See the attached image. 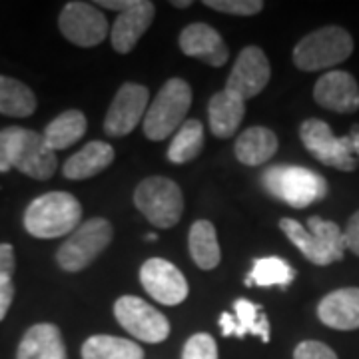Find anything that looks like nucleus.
Returning <instances> with one entry per match:
<instances>
[{"label": "nucleus", "mask_w": 359, "mask_h": 359, "mask_svg": "<svg viewBox=\"0 0 359 359\" xmlns=\"http://www.w3.org/2000/svg\"><path fill=\"white\" fill-rule=\"evenodd\" d=\"M269 76H271V68L264 50L257 46H245L231 68L226 90L240 96L242 100H248L257 96L268 86Z\"/></svg>", "instance_id": "f8f14e48"}, {"label": "nucleus", "mask_w": 359, "mask_h": 359, "mask_svg": "<svg viewBox=\"0 0 359 359\" xmlns=\"http://www.w3.org/2000/svg\"><path fill=\"white\" fill-rule=\"evenodd\" d=\"M114 316L128 334L146 344H162L170 335L166 316L136 295H122L114 304Z\"/></svg>", "instance_id": "1a4fd4ad"}, {"label": "nucleus", "mask_w": 359, "mask_h": 359, "mask_svg": "<svg viewBox=\"0 0 359 359\" xmlns=\"http://www.w3.org/2000/svg\"><path fill=\"white\" fill-rule=\"evenodd\" d=\"M208 8H214L219 13L236 14V16H252L262 13L264 2L262 0H205Z\"/></svg>", "instance_id": "7c9ffc66"}, {"label": "nucleus", "mask_w": 359, "mask_h": 359, "mask_svg": "<svg viewBox=\"0 0 359 359\" xmlns=\"http://www.w3.org/2000/svg\"><path fill=\"white\" fill-rule=\"evenodd\" d=\"M172 4H174L176 8H186V6H190L192 2H190V0H184V2H172Z\"/></svg>", "instance_id": "4c0bfd02"}, {"label": "nucleus", "mask_w": 359, "mask_h": 359, "mask_svg": "<svg viewBox=\"0 0 359 359\" xmlns=\"http://www.w3.org/2000/svg\"><path fill=\"white\" fill-rule=\"evenodd\" d=\"M16 262H14V250L11 244H0V273L13 278Z\"/></svg>", "instance_id": "c9c22d12"}, {"label": "nucleus", "mask_w": 359, "mask_h": 359, "mask_svg": "<svg viewBox=\"0 0 359 359\" xmlns=\"http://www.w3.org/2000/svg\"><path fill=\"white\" fill-rule=\"evenodd\" d=\"M134 204L152 226L168 230L174 228L182 218L184 196L174 180L152 176L138 184L134 192Z\"/></svg>", "instance_id": "0eeeda50"}, {"label": "nucleus", "mask_w": 359, "mask_h": 359, "mask_svg": "<svg viewBox=\"0 0 359 359\" xmlns=\"http://www.w3.org/2000/svg\"><path fill=\"white\" fill-rule=\"evenodd\" d=\"M344 242H346V250L359 256V210L347 222L344 230Z\"/></svg>", "instance_id": "72a5a7b5"}, {"label": "nucleus", "mask_w": 359, "mask_h": 359, "mask_svg": "<svg viewBox=\"0 0 359 359\" xmlns=\"http://www.w3.org/2000/svg\"><path fill=\"white\" fill-rule=\"evenodd\" d=\"M182 359H218V346L210 334H194L186 346Z\"/></svg>", "instance_id": "c756f323"}, {"label": "nucleus", "mask_w": 359, "mask_h": 359, "mask_svg": "<svg viewBox=\"0 0 359 359\" xmlns=\"http://www.w3.org/2000/svg\"><path fill=\"white\" fill-rule=\"evenodd\" d=\"M112 242V226L104 218L86 219L56 252V262L65 271H82Z\"/></svg>", "instance_id": "6e6552de"}, {"label": "nucleus", "mask_w": 359, "mask_h": 359, "mask_svg": "<svg viewBox=\"0 0 359 359\" xmlns=\"http://www.w3.org/2000/svg\"><path fill=\"white\" fill-rule=\"evenodd\" d=\"M188 245H190V256L194 264L200 269H214L222 259L216 228L208 219L194 222V226L190 228Z\"/></svg>", "instance_id": "393cba45"}, {"label": "nucleus", "mask_w": 359, "mask_h": 359, "mask_svg": "<svg viewBox=\"0 0 359 359\" xmlns=\"http://www.w3.org/2000/svg\"><path fill=\"white\" fill-rule=\"evenodd\" d=\"M58 26L66 40L82 48L98 46L108 34L106 16L88 2H78V0L68 2L62 8Z\"/></svg>", "instance_id": "9d476101"}, {"label": "nucleus", "mask_w": 359, "mask_h": 359, "mask_svg": "<svg viewBox=\"0 0 359 359\" xmlns=\"http://www.w3.org/2000/svg\"><path fill=\"white\" fill-rule=\"evenodd\" d=\"M20 134H22L20 126H8L0 130V172H8L14 168V156H16Z\"/></svg>", "instance_id": "2f4dec72"}, {"label": "nucleus", "mask_w": 359, "mask_h": 359, "mask_svg": "<svg viewBox=\"0 0 359 359\" xmlns=\"http://www.w3.org/2000/svg\"><path fill=\"white\" fill-rule=\"evenodd\" d=\"M16 359H68L60 330L52 323L32 325L18 344Z\"/></svg>", "instance_id": "aec40b11"}, {"label": "nucleus", "mask_w": 359, "mask_h": 359, "mask_svg": "<svg viewBox=\"0 0 359 359\" xmlns=\"http://www.w3.org/2000/svg\"><path fill=\"white\" fill-rule=\"evenodd\" d=\"M84 132H86V116L80 110H66L52 120L42 136L52 152H58L74 146L84 136Z\"/></svg>", "instance_id": "b1692460"}, {"label": "nucleus", "mask_w": 359, "mask_h": 359, "mask_svg": "<svg viewBox=\"0 0 359 359\" xmlns=\"http://www.w3.org/2000/svg\"><path fill=\"white\" fill-rule=\"evenodd\" d=\"M318 318L332 330H359V287H341L325 295L318 306Z\"/></svg>", "instance_id": "a211bd4d"}, {"label": "nucleus", "mask_w": 359, "mask_h": 359, "mask_svg": "<svg viewBox=\"0 0 359 359\" xmlns=\"http://www.w3.org/2000/svg\"><path fill=\"white\" fill-rule=\"evenodd\" d=\"M154 14V4L148 0H134L130 8L118 14L114 26H112V32H110L114 50L120 54H128L130 50H134L142 34L152 25Z\"/></svg>", "instance_id": "f3484780"}, {"label": "nucleus", "mask_w": 359, "mask_h": 359, "mask_svg": "<svg viewBox=\"0 0 359 359\" xmlns=\"http://www.w3.org/2000/svg\"><path fill=\"white\" fill-rule=\"evenodd\" d=\"M202 148H204V126L200 120L190 118L174 134V140L168 148V160L174 164H186L200 154Z\"/></svg>", "instance_id": "cd10ccee"}, {"label": "nucleus", "mask_w": 359, "mask_h": 359, "mask_svg": "<svg viewBox=\"0 0 359 359\" xmlns=\"http://www.w3.org/2000/svg\"><path fill=\"white\" fill-rule=\"evenodd\" d=\"M132 2L134 0H102V2H98V6H104V8H110V11H126L132 6Z\"/></svg>", "instance_id": "e433bc0d"}, {"label": "nucleus", "mask_w": 359, "mask_h": 359, "mask_svg": "<svg viewBox=\"0 0 359 359\" xmlns=\"http://www.w3.org/2000/svg\"><path fill=\"white\" fill-rule=\"evenodd\" d=\"M294 359H337V353L321 341H302L294 349Z\"/></svg>", "instance_id": "473e14b6"}, {"label": "nucleus", "mask_w": 359, "mask_h": 359, "mask_svg": "<svg viewBox=\"0 0 359 359\" xmlns=\"http://www.w3.org/2000/svg\"><path fill=\"white\" fill-rule=\"evenodd\" d=\"M295 269L282 259V257H262L254 262V268L248 273L245 285H257V287H269V285H278L285 290L290 283L294 282Z\"/></svg>", "instance_id": "c85d7f7f"}, {"label": "nucleus", "mask_w": 359, "mask_h": 359, "mask_svg": "<svg viewBox=\"0 0 359 359\" xmlns=\"http://www.w3.org/2000/svg\"><path fill=\"white\" fill-rule=\"evenodd\" d=\"M14 168L30 178L48 180L54 176L58 160H56V152H52L46 146L42 134L22 128L14 156Z\"/></svg>", "instance_id": "2eb2a0df"}, {"label": "nucleus", "mask_w": 359, "mask_h": 359, "mask_svg": "<svg viewBox=\"0 0 359 359\" xmlns=\"http://www.w3.org/2000/svg\"><path fill=\"white\" fill-rule=\"evenodd\" d=\"M353 52V39L341 26H323L297 42L294 65L304 72H318L346 62Z\"/></svg>", "instance_id": "423d86ee"}, {"label": "nucleus", "mask_w": 359, "mask_h": 359, "mask_svg": "<svg viewBox=\"0 0 359 359\" xmlns=\"http://www.w3.org/2000/svg\"><path fill=\"white\" fill-rule=\"evenodd\" d=\"M114 162V148L106 142H88L80 152L70 156L62 166L68 180H86L104 172Z\"/></svg>", "instance_id": "4be33fe9"}, {"label": "nucleus", "mask_w": 359, "mask_h": 359, "mask_svg": "<svg viewBox=\"0 0 359 359\" xmlns=\"http://www.w3.org/2000/svg\"><path fill=\"white\" fill-rule=\"evenodd\" d=\"M180 48L186 56L198 58L210 66H224L230 58L226 42L222 40L218 30L204 22L186 26L180 34Z\"/></svg>", "instance_id": "dca6fc26"}, {"label": "nucleus", "mask_w": 359, "mask_h": 359, "mask_svg": "<svg viewBox=\"0 0 359 359\" xmlns=\"http://www.w3.org/2000/svg\"><path fill=\"white\" fill-rule=\"evenodd\" d=\"M233 316L222 313L219 327L224 337H245V335H257L264 344L269 341V321L262 313V306L252 304L248 299H236L233 304Z\"/></svg>", "instance_id": "6ab92c4d"}, {"label": "nucleus", "mask_w": 359, "mask_h": 359, "mask_svg": "<svg viewBox=\"0 0 359 359\" xmlns=\"http://www.w3.org/2000/svg\"><path fill=\"white\" fill-rule=\"evenodd\" d=\"M299 136L309 154L325 166L355 172L359 166V124L346 136H335L330 124L318 118H309L302 124Z\"/></svg>", "instance_id": "7ed1b4c3"}, {"label": "nucleus", "mask_w": 359, "mask_h": 359, "mask_svg": "<svg viewBox=\"0 0 359 359\" xmlns=\"http://www.w3.org/2000/svg\"><path fill=\"white\" fill-rule=\"evenodd\" d=\"M13 299H14L13 278H11V276L0 273V321L4 320V316L8 313Z\"/></svg>", "instance_id": "f704fd0d"}, {"label": "nucleus", "mask_w": 359, "mask_h": 359, "mask_svg": "<svg viewBox=\"0 0 359 359\" xmlns=\"http://www.w3.org/2000/svg\"><path fill=\"white\" fill-rule=\"evenodd\" d=\"M36 110V96L16 78L0 76V114L26 118Z\"/></svg>", "instance_id": "bb28decb"}, {"label": "nucleus", "mask_w": 359, "mask_h": 359, "mask_svg": "<svg viewBox=\"0 0 359 359\" xmlns=\"http://www.w3.org/2000/svg\"><path fill=\"white\" fill-rule=\"evenodd\" d=\"M280 228L287 236V240L302 252V256L316 266H330L341 262L346 256L344 230L330 219L311 216L308 228L292 218H283Z\"/></svg>", "instance_id": "f257e3e1"}, {"label": "nucleus", "mask_w": 359, "mask_h": 359, "mask_svg": "<svg viewBox=\"0 0 359 359\" xmlns=\"http://www.w3.org/2000/svg\"><path fill=\"white\" fill-rule=\"evenodd\" d=\"M82 205L72 194L48 192L32 200L25 212V228L30 236L52 240L80 226Z\"/></svg>", "instance_id": "f03ea898"}, {"label": "nucleus", "mask_w": 359, "mask_h": 359, "mask_svg": "<svg viewBox=\"0 0 359 359\" xmlns=\"http://www.w3.org/2000/svg\"><path fill=\"white\" fill-rule=\"evenodd\" d=\"M144 290L162 306H178L188 295V282L174 264L152 257L140 268Z\"/></svg>", "instance_id": "ddd939ff"}, {"label": "nucleus", "mask_w": 359, "mask_h": 359, "mask_svg": "<svg viewBox=\"0 0 359 359\" xmlns=\"http://www.w3.org/2000/svg\"><path fill=\"white\" fill-rule=\"evenodd\" d=\"M276 152H278V136L264 126L244 130L236 142V158L244 166H262Z\"/></svg>", "instance_id": "5701e85b"}, {"label": "nucleus", "mask_w": 359, "mask_h": 359, "mask_svg": "<svg viewBox=\"0 0 359 359\" xmlns=\"http://www.w3.org/2000/svg\"><path fill=\"white\" fill-rule=\"evenodd\" d=\"M192 106V88L182 78H170L156 94L144 116V134L150 140H166L186 122Z\"/></svg>", "instance_id": "39448f33"}, {"label": "nucleus", "mask_w": 359, "mask_h": 359, "mask_svg": "<svg viewBox=\"0 0 359 359\" xmlns=\"http://www.w3.org/2000/svg\"><path fill=\"white\" fill-rule=\"evenodd\" d=\"M262 184L266 192L295 210H304L316 202H321L330 192L327 180L304 166L278 164L268 168L262 174Z\"/></svg>", "instance_id": "20e7f679"}, {"label": "nucleus", "mask_w": 359, "mask_h": 359, "mask_svg": "<svg viewBox=\"0 0 359 359\" xmlns=\"http://www.w3.org/2000/svg\"><path fill=\"white\" fill-rule=\"evenodd\" d=\"M313 98L330 112L353 114L359 110L358 80L346 70L325 72L313 86Z\"/></svg>", "instance_id": "4468645a"}, {"label": "nucleus", "mask_w": 359, "mask_h": 359, "mask_svg": "<svg viewBox=\"0 0 359 359\" xmlns=\"http://www.w3.org/2000/svg\"><path fill=\"white\" fill-rule=\"evenodd\" d=\"M148 98L150 94L146 86L134 84V82L122 84L106 114L104 132L114 138L128 136L130 132L140 124V120H144L146 110H148Z\"/></svg>", "instance_id": "9b49d317"}, {"label": "nucleus", "mask_w": 359, "mask_h": 359, "mask_svg": "<svg viewBox=\"0 0 359 359\" xmlns=\"http://www.w3.org/2000/svg\"><path fill=\"white\" fill-rule=\"evenodd\" d=\"M208 114H210L212 134L216 138H231L244 120L245 100L228 90H222L212 96Z\"/></svg>", "instance_id": "412c9836"}, {"label": "nucleus", "mask_w": 359, "mask_h": 359, "mask_svg": "<svg viewBox=\"0 0 359 359\" xmlns=\"http://www.w3.org/2000/svg\"><path fill=\"white\" fill-rule=\"evenodd\" d=\"M82 359H144V351L124 337L92 335L82 346Z\"/></svg>", "instance_id": "a878e982"}]
</instances>
